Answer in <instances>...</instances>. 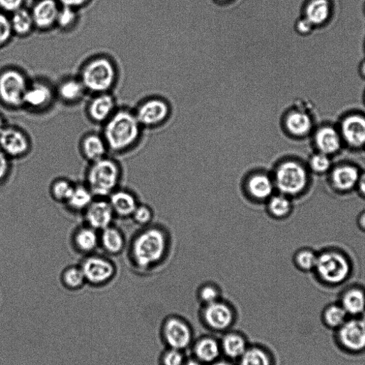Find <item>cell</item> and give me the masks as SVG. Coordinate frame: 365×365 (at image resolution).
Wrapping results in <instances>:
<instances>
[{
    "instance_id": "cell-42",
    "label": "cell",
    "mask_w": 365,
    "mask_h": 365,
    "mask_svg": "<svg viewBox=\"0 0 365 365\" xmlns=\"http://www.w3.org/2000/svg\"><path fill=\"white\" fill-rule=\"evenodd\" d=\"M153 218V212L151 209L146 205H138L132 219L136 224L139 226H146L148 224Z\"/></svg>"
},
{
    "instance_id": "cell-45",
    "label": "cell",
    "mask_w": 365,
    "mask_h": 365,
    "mask_svg": "<svg viewBox=\"0 0 365 365\" xmlns=\"http://www.w3.org/2000/svg\"><path fill=\"white\" fill-rule=\"evenodd\" d=\"M184 357L178 350L173 349L167 352L164 358V365H182Z\"/></svg>"
},
{
    "instance_id": "cell-18",
    "label": "cell",
    "mask_w": 365,
    "mask_h": 365,
    "mask_svg": "<svg viewBox=\"0 0 365 365\" xmlns=\"http://www.w3.org/2000/svg\"><path fill=\"white\" fill-rule=\"evenodd\" d=\"M342 139L351 147L365 146V118L359 115L347 117L341 126Z\"/></svg>"
},
{
    "instance_id": "cell-28",
    "label": "cell",
    "mask_w": 365,
    "mask_h": 365,
    "mask_svg": "<svg viewBox=\"0 0 365 365\" xmlns=\"http://www.w3.org/2000/svg\"><path fill=\"white\" fill-rule=\"evenodd\" d=\"M86 89L80 78H68L61 82L57 88V94L60 99L68 103H74L81 100Z\"/></svg>"
},
{
    "instance_id": "cell-41",
    "label": "cell",
    "mask_w": 365,
    "mask_h": 365,
    "mask_svg": "<svg viewBox=\"0 0 365 365\" xmlns=\"http://www.w3.org/2000/svg\"><path fill=\"white\" fill-rule=\"evenodd\" d=\"M77 21V14L75 9L63 6L59 9L56 25L60 29L67 30L72 28Z\"/></svg>"
},
{
    "instance_id": "cell-40",
    "label": "cell",
    "mask_w": 365,
    "mask_h": 365,
    "mask_svg": "<svg viewBox=\"0 0 365 365\" xmlns=\"http://www.w3.org/2000/svg\"><path fill=\"white\" fill-rule=\"evenodd\" d=\"M240 365H271L269 357L258 348L247 350L241 357Z\"/></svg>"
},
{
    "instance_id": "cell-19",
    "label": "cell",
    "mask_w": 365,
    "mask_h": 365,
    "mask_svg": "<svg viewBox=\"0 0 365 365\" xmlns=\"http://www.w3.org/2000/svg\"><path fill=\"white\" fill-rule=\"evenodd\" d=\"M283 128L290 135L302 137L309 134L313 127L310 116L300 110H291L282 118Z\"/></svg>"
},
{
    "instance_id": "cell-39",
    "label": "cell",
    "mask_w": 365,
    "mask_h": 365,
    "mask_svg": "<svg viewBox=\"0 0 365 365\" xmlns=\"http://www.w3.org/2000/svg\"><path fill=\"white\" fill-rule=\"evenodd\" d=\"M309 169L315 173L322 175L330 171L332 163L330 156L321 153H317L311 156L309 163Z\"/></svg>"
},
{
    "instance_id": "cell-3",
    "label": "cell",
    "mask_w": 365,
    "mask_h": 365,
    "mask_svg": "<svg viewBox=\"0 0 365 365\" xmlns=\"http://www.w3.org/2000/svg\"><path fill=\"white\" fill-rule=\"evenodd\" d=\"M123 168L119 162L108 156L90 163L85 173L84 184L95 198H108L119 188Z\"/></svg>"
},
{
    "instance_id": "cell-27",
    "label": "cell",
    "mask_w": 365,
    "mask_h": 365,
    "mask_svg": "<svg viewBox=\"0 0 365 365\" xmlns=\"http://www.w3.org/2000/svg\"><path fill=\"white\" fill-rule=\"evenodd\" d=\"M275 187L274 181L265 173H256L252 176L247 182L249 194L257 200L270 198Z\"/></svg>"
},
{
    "instance_id": "cell-37",
    "label": "cell",
    "mask_w": 365,
    "mask_h": 365,
    "mask_svg": "<svg viewBox=\"0 0 365 365\" xmlns=\"http://www.w3.org/2000/svg\"><path fill=\"white\" fill-rule=\"evenodd\" d=\"M223 349L230 357L237 358L242 357L247 351V345L244 339L235 334H230L223 341Z\"/></svg>"
},
{
    "instance_id": "cell-29",
    "label": "cell",
    "mask_w": 365,
    "mask_h": 365,
    "mask_svg": "<svg viewBox=\"0 0 365 365\" xmlns=\"http://www.w3.org/2000/svg\"><path fill=\"white\" fill-rule=\"evenodd\" d=\"M348 318L350 316L339 302L329 304L321 313L323 324L334 331L340 328Z\"/></svg>"
},
{
    "instance_id": "cell-5",
    "label": "cell",
    "mask_w": 365,
    "mask_h": 365,
    "mask_svg": "<svg viewBox=\"0 0 365 365\" xmlns=\"http://www.w3.org/2000/svg\"><path fill=\"white\" fill-rule=\"evenodd\" d=\"M314 271L325 285L339 286L348 280L352 267L345 254L336 250H327L318 254Z\"/></svg>"
},
{
    "instance_id": "cell-48",
    "label": "cell",
    "mask_w": 365,
    "mask_h": 365,
    "mask_svg": "<svg viewBox=\"0 0 365 365\" xmlns=\"http://www.w3.org/2000/svg\"><path fill=\"white\" fill-rule=\"evenodd\" d=\"M295 26L298 33L302 35H306L311 31L313 25L305 17L299 20L297 22Z\"/></svg>"
},
{
    "instance_id": "cell-36",
    "label": "cell",
    "mask_w": 365,
    "mask_h": 365,
    "mask_svg": "<svg viewBox=\"0 0 365 365\" xmlns=\"http://www.w3.org/2000/svg\"><path fill=\"white\" fill-rule=\"evenodd\" d=\"M195 350L199 359L205 362L215 361L220 353V348L217 342L210 339L201 341L197 344Z\"/></svg>"
},
{
    "instance_id": "cell-47",
    "label": "cell",
    "mask_w": 365,
    "mask_h": 365,
    "mask_svg": "<svg viewBox=\"0 0 365 365\" xmlns=\"http://www.w3.org/2000/svg\"><path fill=\"white\" fill-rule=\"evenodd\" d=\"M23 3L24 0H0V8L13 13L22 8Z\"/></svg>"
},
{
    "instance_id": "cell-1",
    "label": "cell",
    "mask_w": 365,
    "mask_h": 365,
    "mask_svg": "<svg viewBox=\"0 0 365 365\" xmlns=\"http://www.w3.org/2000/svg\"><path fill=\"white\" fill-rule=\"evenodd\" d=\"M143 127L134 114L129 109L116 110L106 121L103 137L109 151L123 154L133 148L140 140Z\"/></svg>"
},
{
    "instance_id": "cell-22",
    "label": "cell",
    "mask_w": 365,
    "mask_h": 365,
    "mask_svg": "<svg viewBox=\"0 0 365 365\" xmlns=\"http://www.w3.org/2000/svg\"><path fill=\"white\" fill-rule=\"evenodd\" d=\"M59 9L56 0H40L31 11L35 26L45 30L56 25Z\"/></svg>"
},
{
    "instance_id": "cell-56",
    "label": "cell",
    "mask_w": 365,
    "mask_h": 365,
    "mask_svg": "<svg viewBox=\"0 0 365 365\" xmlns=\"http://www.w3.org/2000/svg\"><path fill=\"white\" fill-rule=\"evenodd\" d=\"M218 1H219L220 3H228V1H230V0H218Z\"/></svg>"
},
{
    "instance_id": "cell-9",
    "label": "cell",
    "mask_w": 365,
    "mask_h": 365,
    "mask_svg": "<svg viewBox=\"0 0 365 365\" xmlns=\"http://www.w3.org/2000/svg\"><path fill=\"white\" fill-rule=\"evenodd\" d=\"M336 332L338 346L345 352L358 355L365 352V321L361 318H350Z\"/></svg>"
},
{
    "instance_id": "cell-44",
    "label": "cell",
    "mask_w": 365,
    "mask_h": 365,
    "mask_svg": "<svg viewBox=\"0 0 365 365\" xmlns=\"http://www.w3.org/2000/svg\"><path fill=\"white\" fill-rule=\"evenodd\" d=\"M11 170V159L0 148V182L5 180Z\"/></svg>"
},
{
    "instance_id": "cell-15",
    "label": "cell",
    "mask_w": 365,
    "mask_h": 365,
    "mask_svg": "<svg viewBox=\"0 0 365 365\" xmlns=\"http://www.w3.org/2000/svg\"><path fill=\"white\" fill-rule=\"evenodd\" d=\"M107 199L116 218H132L134 210L139 205L135 195L126 189L118 188Z\"/></svg>"
},
{
    "instance_id": "cell-31",
    "label": "cell",
    "mask_w": 365,
    "mask_h": 365,
    "mask_svg": "<svg viewBox=\"0 0 365 365\" xmlns=\"http://www.w3.org/2000/svg\"><path fill=\"white\" fill-rule=\"evenodd\" d=\"M61 284L70 291H77L86 285L83 271L79 265L65 267L60 277Z\"/></svg>"
},
{
    "instance_id": "cell-26",
    "label": "cell",
    "mask_w": 365,
    "mask_h": 365,
    "mask_svg": "<svg viewBox=\"0 0 365 365\" xmlns=\"http://www.w3.org/2000/svg\"><path fill=\"white\" fill-rule=\"evenodd\" d=\"M204 318L212 329L224 330L231 325L233 313L224 304L215 302L208 304L204 313Z\"/></svg>"
},
{
    "instance_id": "cell-32",
    "label": "cell",
    "mask_w": 365,
    "mask_h": 365,
    "mask_svg": "<svg viewBox=\"0 0 365 365\" xmlns=\"http://www.w3.org/2000/svg\"><path fill=\"white\" fill-rule=\"evenodd\" d=\"M10 21L14 34L20 37L28 36L36 27L31 12L24 8L13 13Z\"/></svg>"
},
{
    "instance_id": "cell-2",
    "label": "cell",
    "mask_w": 365,
    "mask_h": 365,
    "mask_svg": "<svg viewBox=\"0 0 365 365\" xmlns=\"http://www.w3.org/2000/svg\"><path fill=\"white\" fill-rule=\"evenodd\" d=\"M166 247V238L162 230L157 228L145 229L137 234L132 240L130 260L139 269H148L163 258Z\"/></svg>"
},
{
    "instance_id": "cell-21",
    "label": "cell",
    "mask_w": 365,
    "mask_h": 365,
    "mask_svg": "<svg viewBox=\"0 0 365 365\" xmlns=\"http://www.w3.org/2000/svg\"><path fill=\"white\" fill-rule=\"evenodd\" d=\"M164 336L168 344L178 350L187 348L192 340L190 329L178 319H171L166 323Z\"/></svg>"
},
{
    "instance_id": "cell-38",
    "label": "cell",
    "mask_w": 365,
    "mask_h": 365,
    "mask_svg": "<svg viewBox=\"0 0 365 365\" xmlns=\"http://www.w3.org/2000/svg\"><path fill=\"white\" fill-rule=\"evenodd\" d=\"M318 254L311 249H301L295 255V265L302 271H314Z\"/></svg>"
},
{
    "instance_id": "cell-55",
    "label": "cell",
    "mask_w": 365,
    "mask_h": 365,
    "mask_svg": "<svg viewBox=\"0 0 365 365\" xmlns=\"http://www.w3.org/2000/svg\"><path fill=\"white\" fill-rule=\"evenodd\" d=\"M214 365H231V364H230L229 363L225 362H217Z\"/></svg>"
},
{
    "instance_id": "cell-8",
    "label": "cell",
    "mask_w": 365,
    "mask_h": 365,
    "mask_svg": "<svg viewBox=\"0 0 365 365\" xmlns=\"http://www.w3.org/2000/svg\"><path fill=\"white\" fill-rule=\"evenodd\" d=\"M134 111L143 129L151 130L166 123L171 115V107L162 97L150 96L143 99Z\"/></svg>"
},
{
    "instance_id": "cell-43",
    "label": "cell",
    "mask_w": 365,
    "mask_h": 365,
    "mask_svg": "<svg viewBox=\"0 0 365 365\" xmlns=\"http://www.w3.org/2000/svg\"><path fill=\"white\" fill-rule=\"evenodd\" d=\"M13 34L10 19L3 14H0V47L7 44Z\"/></svg>"
},
{
    "instance_id": "cell-11",
    "label": "cell",
    "mask_w": 365,
    "mask_h": 365,
    "mask_svg": "<svg viewBox=\"0 0 365 365\" xmlns=\"http://www.w3.org/2000/svg\"><path fill=\"white\" fill-rule=\"evenodd\" d=\"M82 215L85 224L98 231L112 225L116 218L107 198H95Z\"/></svg>"
},
{
    "instance_id": "cell-33",
    "label": "cell",
    "mask_w": 365,
    "mask_h": 365,
    "mask_svg": "<svg viewBox=\"0 0 365 365\" xmlns=\"http://www.w3.org/2000/svg\"><path fill=\"white\" fill-rule=\"evenodd\" d=\"M330 15L328 0H311L306 10V18L313 25L325 22Z\"/></svg>"
},
{
    "instance_id": "cell-23",
    "label": "cell",
    "mask_w": 365,
    "mask_h": 365,
    "mask_svg": "<svg viewBox=\"0 0 365 365\" xmlns=\"http://www.w3.org/2000/svg\"><path fill=\"white\" fill-rule=\"evenodd\" d=\"M100 232V248L107 254L118 256L126 248L127 241L123 231L113 224Z\"/></svg>"
},
{
    "instance_id": "cell-20",
    "label": "cell",
    "mask_w": 365,
    "mask_h": 365,
    "mask_svg": "<svg viewBox=\"0 0 365 365\" xmlns=\"http://www.w3.org/2000/svg\"><path fill=\"white\" fill-rule=\"evenodd\" d=\"M339 302L350 318L360 317L365 313V290L350 286L342 292Z\"/></svg>"
},
{
    "instance_id": "cell-17",
    "label": "cell",
    "mask_w": 365,
    "mask_h": 365,
    "mask_svg": "<svg viewBox=\"0 0 365 365\" xmlns=\"http://www.w3.org/2000/svg\"><path fill=\"white\" fill-rule=\"evenodd\" d=\"M72 242L75 249L84 256L95 254L100 248V232L84 224L74 231Z\"/></svg>"
},
{
    "instance_id": "cell-6",
    "label": "cell",
    "mask_w": 365,
    "mask_h": 365,
    "mask_svg": "<svg viewBox=\"0 0 365 365\" xmlns=\"http://www.w3.org/2000/svg\"><path fill=\"white\" fill-rule=\"evenodd\" d=\"M309 180V173L305 166L295 160H288L278 166L274 184L280 194L290 197L305 192Z\"/></svg>"
},
{
    "instance_id": "cell-10",
    "label": "cell",
    "mask_w": 365,
    "mask_h": 365,
    "mask_svg": "<svg viewBox=\"0 0 365 365\" xmlns=\"http://www.w3.org/2000/svg\"><path fill=\"white\" fill-rule=\"evenodd\" d=\"M28 86L29 82L22 72L8 70L0 75V99L9 107H21Z\"/></svg>"
},
{
    "instance_id": "cell-13",
    "label": "cell",
    "mask_w": 365,
    "mask_h": 365,
    "mask_svg": "<svg viewBox=\"0 0 365 365\" xmlns=\"http://www.w3.org/2000/svg\"><path fill=\"white\" fill-rule=\"evenodd\" d=\"M329 174L331 186L337 192L348 193L357 188L361 172L351 164H342L332 168Z\"/></svg>"
},
{
    "instance_id": "cell-51",
    "label": "cell",
    "mask_w": 365,
    "mask_h": 365,
    "mask_svg": "<svg viewBox=\"0 0 365 365\" xmlns=\"http://www.w3.org/2000/svg\"><path fill=\"white\" fill-rule=\"evenodd\" d=\"M357 223L358 226L365 232V210L359 216Z\"/></svg>"
},
{
    "instance_id": "cell-25",
    "label": "cell",
    "mask_w": 365,
    "mask_h": 365,
    "mask_svg": "<svg viewBox=\"0 0 365 365\" xmlns=\"http://www.w3.org/2000/svg\"><path fill=\"white\" fill-rule=\"evenodd\" d=\"M342 137L334 128L323 127L315 135V143L319 152L332 156L338 153L342 147Z\"/></svg>"
},
{
    "instance_id": "cell-46",
    "label": "cell",
    "mask_w": 365,
    "mask_h": 365,
    "mask_svg": "<svg viewBox=\"0 0 365 365\" xmlns=\"http://www.w3.org/2000/svg\"><path fill=\"white\" fill-rule=\"evenodd\" d=\"M201 297L204 302L210 304L217 302L219 297V293L215 288L206 286L202 289Z\"/></svg>"
},
{
    "instance_id": "cell-24",
    "label": "cell",
    "mask_w": 365,
    "mask_h": 365,
    "mask_svg": "<svg viewBox=\"0 0 365 365\" xmlns=\"http://www.w3.org/2000/svg\"><path fill=\"white\" fill-rule=\"evenodd\" d=\"M80 151L83 158L90 164L107 157L109 149L103 136L93 133L83 137Z\"/></svg>"
},
{
    "instance_id": "cell-53",
    "label": "cell",
    "mask_w": 365,
    "mask_h": 365,
    "mask_svg": "<svg viewBox=\"0 0 365 365\" xmlns=\"http://www.w3.org/2000/svg\"><path fill=\"white\" fill-rule=\"evenodd\" d=\"M361 71H362L363 76L365 77V62L362 65Z\"/></svg>"
},
{
    "instance_id": "cell-12",
    "label": "cell",
    "mask_w": 365,
    "mask_h": 365,
    "mask_svg": "<svg viewBox=\"0 0 365 365\" xmlns=\"http://www.w3.org/2000/svg\"><path fill=\"white\" fill-rule=\"evenodd\" d=\"M0 148L11 160L22 159L31 150V141L20 129L6 127L0 134Z\"/></svg>"
},
{
    "instance_id": "cell-49",
    "label": "cell",
    "mask_w": 365,
    "mask_h": 365,
    "mask_svg": "<svg viewBox=\"0 0 365 365\" xmlns=\"http://www.w3.org/2000/svg\"><path fill=\"white\" fill-rule=\"evenodd\" d=\"M59 2L63 6L76 9L86 4L88 0H59Z\"/></svg>"
},
{
    "instance_id": "cell-16",
    "label": "cell",
    "mask_w": 365,
    "mask_h": 365,
    "mask_svg": "<svg viewBox=\"0 0 365 365\" xmlns=\"http://www.w3.org/2000/svg\"><path fill=\"white\" fill-rule=\"evenodd\" d=\"M116 111L115 98L109 93L95 95L87 107L88 117L96 123H105Z\"/></svg>"
},
{
    "instance_id": "cell-52",
    "label": "cell",
    "mask_w": 365,
    "mask_h": 365,
    "mask_svg": "<svg viewBox=\"0 0 365 365\" xmlns=\"http://www.w3.org/2000/svg\"><path fill=\"white\" fill-rule=\"evenodd\" d=\"M6 125L4 123V120L1 116H0V134L2 133V132L6 129Z\"/></svg>"
},
{
    "instance_id": "cell-7",
    "label": "cell",
    "mask_w": 365,
    "mask_h": 365,
    "mask_svg": "<svg viewBox=\"0 0 365 365\" xmlns=\"http://www.w3.org/2000/svg\"><path fill=\"white\" fill-rule=\"evenodd\" d=\"M79 265L86 284L91 287H104L116 276L115 263L109 257L95 253L85 256Z\"/></svg>"
},
{
    "instance_id": "cell-4",
    "label": "cell",
    "mask_w": 365,
    "mask_h": 365,
    "mask_svg": "<svg viewBox=\"0 0 365 365\" xmlns=\"http://www.w3.org/2000/svg\"><path fill=\"white\" fill-rule=\"evenodd\" d=\"M116 77V69L112 61L106 56H98L84 65L80 79L86 91L97 95L109 93Z\"/></svg>"
},
{
    "instance_id": "cell-30",
    "label": "cell",
    "mask_w": 365,
    "mask_h": 365,
    "mask_svg": "<svg viewBox=\"0 0 365 365\" xmlns=\"http://www.w3.org/2000/svg\"><path fill=\"white\" fill-rule=\"evenodd\" d=\"M95 196L84 184H75L72 194L65 203L73 212H82L95 199Z\"/></svg>"
},
{
    "instance_id": "cell-54",
    "label": "cell",
    "mask_w": 365,
    "mask_h": 365,
    "mask_svg": "<svg viewBox=\"0 0 365 365\" xmlns=\"http://www.w3.org/2000/svg\"><path fill=\"white\" fill-rule=\"evenodd\" d=\"M186 365H201V364L194 361H190Z\"/></svg>"
},
{
    "instance_id": "cell-34",
    "label": "cell",
    "mask_w": 365,
    "mask_h": 365,
    "mask_svg": "<svg viewBox=\"0 0 365 365\" xmlns=\"http://www.w3.org/2000/svg\"><path fill=\"white\" fill-rule=\"evenodd\" d=\"M75 184L66 178L54 179L49 187V194L54 201L65 204L70 199Z\"/></svg>"
},
{
    "instance_id": "cell-14",
    "label": "cell",
    "mask_w": 365,
    "mask_h": 365,
    "mask_svg": "<svg viewBox=\"0 0 365 365\" xmlns=\"http://www.w3.org/2000/svg\"><path fill=\"white\" fill-rule=\"evenodd\" d=\"M54 98L50 86L42 81L29 84L24 98V105L33 109H42L48 107Z\"/></svg>"
},
{
    "instance_id": "cell-50",
    "label": "cell",
    "mask_w": 365,
    "mask_h": 365,
    "mask_svg": "<svg viewBox=\"0 0 365 365\" xmlns=\"http://www.w3.org/2000/svg\"><path fill=\"white\" fill-rule=\"evenodd\" d=\"M357 189L359 194L365 198V171L361 172L359 178L357 182Z\"/></svg>"
},
{
    "instance_id": "cell-35",
    "label": "cell",
    "mask_w": 365,
    "mask_h": 365,
    "mask_svg": "<svg viewBox=\"0 0 365 365\" xmlns=\"http://www.w3.org/2000/svg\"><path fill=\"white\" fill-rule=\"evenodd\" d=\"M289 198L282 194L272 196L268 203L270 215L278 219L289 216L293 209V204Z\"/></svg>"
}]
</instances>
